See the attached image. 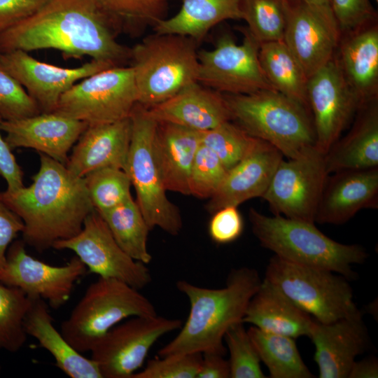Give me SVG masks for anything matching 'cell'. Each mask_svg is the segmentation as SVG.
Instances as JSON below:
<instances>
[{
  "mask_svg": "<svg viewBox=\"0 0 378 378\" xmlns=\"http://www.w3.org/2000/svg\"><path fill=\"white\" fill-rule=\"evenodd\" d=\"M93 0H46L34 14L0 34V53L54 49L67 59L125 66L130 48Z\"/></svg>",
  "mask_w": 378,
  "mask_h": 378,
  "instance_id": "1",
  "label": "cell"
},
{
  "mask_svg": "<svg viewBox=\"0 0 378 378\" xmlns=\"http://www.w3.org/2000/svg\"><path fill=\"white\" fill-rule=\"evenodd\" d=\"M40 167L30 186L0 192L1 200L22 220V241L38 252L77 234L94 210L84 178L39 153Z\"/></svg>",
  "mask_w": 378,
  "mask_h": 378,
  "instance_id": "2",
  "label": "cell"
},
{
  "mask_svg": "<svg viewBox=\"0 0 378 378\" xmlns=\"http://www.w3.org/2000/svg\"><path fill=\"white\" fill-rule=\"evenodd\" d=\"M261 281L257 270L249 267L232 270L222 288L178 281L177 289L189 300V314L178 335L158 351V356L204 352L225 356V334L232 325L242 322L248 304Z\"/></svg>",
  "mask_w": 378,
  "mask_h": 378,
  "instance_id": "3",
  "label": "cell"
},
{
  "mask_svg": "<svg viewBox=\"0 0 378 378\" xmlns=\"http://www.w3.org/2000/svg\"><path fill=\"white\" fill-rule=\"evenodd\" d=\"M248 218L261 246L286 260L328 270L348 279L356 275L352 265L364 262L368 255L358 244L337 242L321 232L314 223L274 215L251 208Z\"/></svg>",
  "mask_w": 378,
  "mask_h": 378,
  "instance_id": "4",
  "label": "cell"
},
{
  "mask_svg": "<svg viewBox=\"0 0 378 378\" xmlns=\"http://www.w3.org/2000/svg\"><path fill=\"white\" fill-rule=\"evenodd\" d=\"M232 120L250 135L278 149L288 159L316 146L309 109L275 90L223 94Z\"/></svg>",
  "mask_w": 378,
  "mask_h": 378,
  "instance_id": "5",
  "label": "cell"
},
{
  "mask_svg": "<svg viewBox=\"0 0 378 378\" xmlns=\"http://www.w3.org/2000/svg\"><path fill=\"white\" fill-rule=\"evenodd\" d=\"M197 44L188 36L155 32L131 48L137 104L153 106L197 82Z\"/></svg>",
  "mask_w": 378,
  "mask_h": 378,
  "instance_id": "6",
  "label": "cell"
},
{
  "mask_svg": "<svg viewBox=\"0 0 378 378\" xmlns=\"http://www.w3.org/2000/svg\"><path fill=\"white\" fill-rule=\"evenodd\" d=\"M156 315L153 304L139 289L115 279L99 276L62 323L60 332L83 354L124 319Z\"/></svg>",
  "mask_w": 378,
  "mask_h": 378,
  "instance_id": "7",
  "label": "cell"
},
{
  "mask_svg": "<svg viewBox=\"0 0 378 378\" xmlns=\"http://www.w3.org/2000/svg\"><path fill=\"white\" fill-rule=\"evenodd\" d=\"M314 320L328 323L360 311L345 276L273 255L264 278Z\"/></svg>",
  "mask_w": 378,
  "mask_h": 378,
  "instance_id": "8",
  "label": "cell"
},
{
  "mask_svg": "<svg viewBox=\"0 0 378 378\" xmlns=\"http://www.w3.org/2000/svg\"><path fill=\"white\" fill-rule=\"evenodd\" d=\"M132 134L125 172L136 194V202L150 230L161 228L177 235L182 228L178 208L167 198L155 150L157 122L136 104L130 115Z\"/></svg>",
  "mask_w": 378,
  "mask_h": 378,
  "instance_id": "9",
  "label": "cell"
},
{
  "mask_svg": "<svg viewBox=\"0 0 378 378\" xmlns=\"http://www.w3.org/2000/svg\"><path fill=\"white\" fill-rule=\"evenodd\" d=\"M137 103L132 68L118 66L75 83L60 97L54 112L88 125L104 124L130 118Z\"/></svg>",
  "mask_w": 378,
  "mask_h": 378,
  "instance_id": "10",
  "label": "cell"
},
{
  "mask_svg": "<svg viewBox=\"0 0 378 378\" xmlns=\"http://www.w3.org/2000/svg\"><path fill=\"white\" fill-rule=\"evenodd\" d=\"M237 44L228 34L220 36L212 50H198L197 82L222 94H244L274 90L260 64V43L246 27Z\"/></svg>",
  "mask_w": 378,
  "mask_h": 378,
  "instance_id": "11",
  "label": "cell"
},
{
  "mask_svg": "<svg viewBox=\"0 0 378 378\" xmlns=\"http://www.w3.org/2000/svg\"><path fill=\"white\" fill-rule=\"evenodd\" d=\"M328 176L326 154L314 146L296 158L282 160L262 198L274 215L315 223Z\"/></svg>",
  "mask_w": 378,
  "mask_h": 378,
  "instance_id": "12",
  "label": "cell"
},
{
  "mask_svg": "<svg viewBox=\"0 0 378 378\" xmlns=\"http://www.w3.org/2000/svg\"><path fill=\"white\" fill-rule=\"evenodd\" d=\"M182 322L162 316H133L110 329L94 344L90 358L102 378H132L153 344L180 329Z\"/></svg>",
  "mask_w": 378,
  "mask_h": 378,
  "instance_id": "13",
  "label": "cell"
},
{
  "mask_svg": "<svg viewBox=\"0 0 378 378\" xmlns=\"http://www.w3.org/2000/svg\"><path fill=\"white\" fill-rule=\"evenodd\" d=\"M52 248L74 251L87 269L99 277L115 279L136 289L152 280L146 264L134 260L120 248L95 209L86 217L77 234L57 241Z\"/></svg>",
  "mask_w": 378,
  "mask_h": 378,
  "instance_id": "14",
  "label": "cell"
},
{
  "mask_svg": "<svg viewBox=\"0 0 378 378\" xmlns=\"http://www.w3.org/2000/svg\"><path fill=\"white\" fill-rule=\"evenodd\" d=\"M87 270L76 255L66 265H50L29 255L25 243L17 240L8 248L0 283L18 288L29 297L39 298L57 309L69 300L76 282Z\"/></svg>",
  "mask_w": 378,
  "mask_h": 378,
  "instance_id": "15",
  "label": "cell"
},
{
  "mask_svg": "<svg viewBox=\"0 0 378 378\" xmlns=\"http://www.w3.org/2000/svg\"><path fill=\"white\" fill-rule=\"evenodd\" d=\"M307 98L316 147L326 154L362 106L334 57L308 78Z\"/></svg>",
  "mask_w": 378,
  "mask_h": 378,
  "instance_id": "16",
  "label": "cell"
},
{
  "mask_svg": "<svg viewBox=\"0 0 378 378\" xmlns=\"http://www.w3.org/2000/svg\"><path fill=\"white\" fill-rule=\"evenodd\" d=\"M341 35L332 10L317 8L302 0H287L283 41L308 78L333 59Z\"/></svg>",
  "mask_w": 378,
  "mask_h": 378,
  "instance_id": "17",
  "label": "cell"
},
{
  "mask_svg": "<svg viewBox=\"0 0 378 378\" xmlns=\"http://www.w3.org/2000/svg\"><path fill=\"white\" fill-rule=\"evenodd\" d=\"M110 67L113 66L91 59L78 67L64 68L38 61L22 50L0 54V69L24 88L41 113L54 112L60 97L72 85Z\"/></svg>",
  "mask_w": 378,
  "mask_h": 378,
  "instance_id": "18",
  "label": "cell"
},
{
  "mask_svg": "<svg viewBox=\"0 0 378 378\" xmlns=\"http://www.w3.org/2000/svg\"><path fill=\"white\" fill-rule=\"evenodd\" d=\"M85 122L52 113L15 120H2L1 132L11 150L31 148L65 164L69 152L87 128Z\"/></svg>",
  "mask_w": 378,
  "mask_h": 378,
  "instance_id": "19",
  "label": "cell"
},
{
  "mask_svg": "<svg viewBox=\"0 0 378 378\" xmlns=\"http://www.w3.org/2000/svg\"><path fill=\"white\" fill-rule=\"evenodd\" d=\"M309 337L320 378H348L356 358L369 344L360 312L328 323L314 319Z\"/></svg>",
  "mask_w": 378,
  "mask_h": 378,
  "instance_id": "20",
  "label": "cell"
},
{
  "mask_svg": "<svg viewBox=\"0 0 378 378\" xmlns=\"http://www.w3.org/2000/svg\"><path fill=\"white\" fill-rule=\"evenodd\" d=\"M378 207V167L342 170L328 174L315 222L343 224L359 211Z\"/></svg>",
  "mask_w": 378,
  "mask_h": 378,
  "instance_id": "21",
  "label": "cell"
},
{
  "mask_svg": "<svg viewBox=\"0 0 378 378\" xmlns=\"http://www.w3.org/2000/svg\"><path fill=\"white\" fill-rule=\"evenodd\" d=\"M283 155L270 144L258 139L251 151L229 169L206 205L214 214L227 206H237L251 198L260 197L267 190Z\"/></svg>",
  "mask_w": 378,
  "mask_h": 378,
  "instance_id": "22",
  "label": "cell"
},
{
  "mask_svg": "<svg viewBox=\"0 0 378 378\" xmlns=\"http://www.w3.org/2000/svg\"><path fill=\"white\" fill-rule=\"evenodd\" d=\"M132 134L130 117L113 122L88 125L65 164L75 176L106 167L125 171Z\"/></svg>",
  "mask_w": 378,
  "mask_h": 378,
  "instance_id": "23",
  "label": "cell"
},
{
  "mask_svg": "<svg viewBox=\"0 0 378 378\" xmlns=\"http://www.w3.org/2000/svg\"><path fill=\"white\" fill-rule=\"evenodd\" d=\"M145 109L158 122L172 123L200 132L232 120L225 95L198 82Z\"/></svg>",
  "mask_w": 378,
  "mask_h": 378,
  "instance_id": "24",
  "label": "cell"
},
{
  "mask_svg": "<svg viewBox=\"0 0 378 378\" xmlns=\"http://www.w3.org/2000/svg\"><path fill=\"white\" fill-rule=\"evenodd\" d=\"M334 59L362 106L377 100V22L342 34Z\"/></svg>",
  "mask_w": 378,
  "mask_h": 378,
  "instance_id": "25",
  "label": "cell"
},
{
  "mask_svg": "<svg viewBox=\"0 0 378 378\" xmlns=\"http://www.w3.org/2000/svg\"><path fill=\"white\" fill-rule=\"evenodd\" d=\"M200 145V132L157 122L155 150L167 190L190 195V170Z\"/></svg>",
  "mask_w": 378,
  "mask_h": 378,
  "instance_id": "26",
  "label": "cell"
},
{
  "mask_svg": "<svg viewBox=\"0 0 378 378\" xmlns=\"http://www.w3.org/2000/svg\"><path fill=\"white\" fill-rule=\"evenodd\" d=\"M24 328L27 336L35 338L52 355L55 365L66 375L71 378H102L94 360L76 350L55 328L48 304L43 300L31 298Z\"/></svg>",
  "mask_w": 378,
  "mask_h": 378,
  "instance_id": "27",
  "label": "cell"
},
{
  "mask_svg": "<svg viewBox=\"0 0 378 378\" xmlns=\"http://www.w3.org/2000/svg\"><path fill=\"white\" fill-rule=\"evenodd\" d=\"M314 319L263 279L246 307L242 322L274 334L309 337Z\"/></svg>",
  "mask_w": 378,
  "mask_h": 378,
  "instance_id": "28",
  "label": "cell"
},
{
  "mask_svg": "<svg viewBox=\"0 0 378 378\" xmlns=\"http://www.w3.org/2000/svg\"><path fill=\"white\" fill-rule=\"evenodd\" d=\"M349 132L332 146L326 154L328 174L349 169L378 167L377 100L359 108Z\"/></svg>",
  "mask_w": 378,
  "mask_h": 378,
  "instance_id": "29",
  "label": "cell"
},
{
  "mask_svg": "<svg viewBox=\"0 0 378 378\" xmlns=\"http://www.w3.org/2000/svg\"><path fill=\"white\" fill-rule=\"evenodd\" d=\"M242 0H182L179 10L153 28L160 34H178L197 43L211 29L227 20H243Z\"/></svg>",
  "mask_w": 378,
  "mask_h": 378,
  "instance_id": "30",
  "label": "cell"
},
{
  "mask_svg": "<svg viewBox=\"0 0 378 378\" xmlns=\"http://www.w3.org/2000/svg\"><path fill=\"white\" fill-rule=\"evenodd\" d=\"M258 57L262 70L274 89L309 108L308 78L285 43L276 41L260 43Z\"/></svg>",
  "mask_w": 378,
  "mask_h": 378,
  "instance_id": "31",
  "label": "cell"
},
{
  "mask_svg": "<svg viewBox=\"0 0 378 378\" xmlns=\"http://www.w3.org/2000/svg\"><path fill=\"white\" fill-rule=\"evenodd\" d=\"M272 378H312L295 338L262 331L251 326L247 330Z\"/></svg>",
  "mask_w": 378,
  "mask_h": 378,
  "instance_id": "32",
  "label": "cell"
},
{
  "mask_svg": "<svg viewBox=\"0 0 378 378\" xmlns=\"http://www.w3.org/2000/svg\"><path fill=\"white\" fill-rule=\"evenodd\" d=\"M99 214L116 242L129 256L146 265L150 262L152 255L147 248L148 235L150 230L132 197Z\"/></svg>",
  "mask_w": 378,
  "mask_h": 378,
  "instance_id": "33",
  "label": "cell"
},
{
  "mask_svg": "<svg viewBox=\"0 0 378 378\" xmlns=\"http://www.w3.org/2000/svg\"><path fill=\"white\" fill-rule=\"evenodd\" d=\"M118 34H141L166 18L173 0H93Z\"/></svg>",
  "mask_w": 378,
  "mask_h": 378,
  "instance_id": "34",
  "label": "cell"
},
{
  "mask_svg": "<svg viewBox=\"0 0 378 378\" xmlns=\"http://www.w3.org/2000/svg\"><path fill=\"white\" fill-rule=\"evenodd\" d=\"M30 302L22 290L0 283V350L15 353L25 344L24 320Z\"/></svg>",
  "mask_w": 378,
  "mask_h": 378,
  "instance_id": "35",
  "label": "cell"
},
{
  "mask_svg": "<svg viewBox=\"0 0 378 378\" xmlns=\"http://www.w3.org/2000/svg\"><path fill=\"white\" fill-rule=\"evenodd\" d=\"M241 10L247 29L260 43L283 41L287 0H242Z\"/></svg>",
  "mask_w": 378,
  "mask_h": 378,
  "instance_id": "36",
  "label": "cell"
},
{
  "mask_svg": "<svg viewBox=\"0 0 378 378\" xmlns=\"http://www.w3.org/2000/svg\"><path fill=\"white\" fill-rule=\"evenodd\" d=\"M258 140L231 121L201 132V144L212 150L227 171L251 151Z\"/></svg>",
  "mask_w": 378,
  "mask_h": 378,
  "instance_id": "37",
  "label": "cell"
},
{
  "mask_svg": "<svg viewBox=\"0 0 378 378\" xmlns=\"http://www.w3.org/2000/svg\"><path fill=\"white\" fill-rule=\"evenodd\" d=\"M83 178L92 204L99 214L113 209L132 197L131 181L123 169L102 168Z\"/></svg>",
  "mask_w": 378,
  "mask_h": 378,
  "instance_id": "38",
  "label": "cell"
},
{
  "mask_svg": "<svg viewBox=\"0 0 378 378\" xmlns=\"http://www.w3.org/2000/svg\"><path fill=\"white\" fill-rule=\"evenodd\" d=\"M231 378H265L260 358L243 322L232 325L225 332Z\"/></svg>",
  "mask_w": 378,
  "mask_h": 378,
  "instance_id": "39",
  "label": "cell"
},
{
  "mask_svg": "<svg viewBox=\"0 0 378 378\" xmlns=\"http://www.w3.org/2000/svg\"><path fill=\"white\" fill-rule=\"evenodd\" d=\"M227 170L217 155L200 145L195 156L189 179L190 195L210 198L217 191Z\"/></svg>",
  "mask_w": 378,
  "mask_h": 378,
  "instance_id": "40",
  "label": "cell"
},
{
  "mask_svg": "<svg viewBox=\"0 0 378 378\" xmlns=\"http://www.w3.org/2000/svg\"><path fill=\"white\" fill-rule=\"evenodd\" d=\"M41 111L24 88L0 69V116L15 120L37 115Z\"/></svg>",
  "mask_w": 378,
  "mask_h": 378,
  "instance_id": "41",
  "label": "cell"
},
{
  "mask_svg": "<svg viewBox=\"0 0 378 378\" xmlns=\"http://www.w3.org/2000/svg\"><path fill=\"white\" fill-rule=\"evenodd\" d=\"M202 358V353H191L151 359L132 378H197Z\"/></svg>",
  "mask_w": 378,
  "mask_h": 378,
  "instance_id": "42",
  "label": "cell"
},
{
  "mask_svg": "<svg viewBox=\"0 0 378 378\" xmlns=\"http://www.w3.org/2000/svg\"><path fill=\"white\" fill-rule=\"evenodd\" d=\"M341 33L352 31L377 22L370 0H330Z\"/></svg>",
  "mask_w": 378,
  "mask_h": 378,
  "instance_id": "43",
  "label": "cell"
},
{
  "mask_svg": "<svg viewBox=\"0 0 378 378\" xmlns=\"http://www.w3.org/2000/svg\"><path fill=\"white\" fill-rule=\"evenodd\" d=\"M212 214L208 230L214 241L220 244H228L241 236L244 221L237 206H225Z\"/></svg>",
  "mask_w": 378,
  "mask_h": 378,
  "instance_id": "44",
  "label": "cell"
},
{
  "mask_svg": "<svg viewBox=\"0 0 378 378\" xmlns=\"http://www.w3.org/2000/svg\"><path fill=\"white\" fill-rule=\"evenodd\" d=\"M46 0H0V34L36 12Z\"/></svg>",
  "mask_w": 378,
  "mask_h": 378,
  "instance_id": "45",
  "label": "cell"
},
{
  "mask_svg": "<svg viewBox=\"0 0 378 378\" xmlns=\"http://www.w3.org/2000/svg\"><path fill=\"white\" fill-rule=\"evenodd\" d=\"M23 229L22 219L0 197V270L6 265L9 246L18 233H22Z\"/></svg>",
  "mask_w": 378,
  "mask_h": 378,
  "instance_id": "46",
  "label": "cell"
},
{
  "mask_svg": "<svg viewBox=\"0 0 378 378\" xmlns=\"http://www.w3.org/2000/svg\"><path fill=\"white\" fill-rule=\"evenodd\" d=\"M2 120L0 116V123ZM1 132L0 129V176L7 183L6 190L14 191L24 186L23 172Z\"/></svg>",
  "mask_w": 378,
  "mask_h": 378,
  "instance_id": "47",
  "label": "cell"
},
{
  "mask_svg": "<svg viewBox=\"0 0 378 378\" xmlns=\"http://www.w3.org/2000/svg\"><path fill=\"white\" fill-rule=\"evenodd\" d=\"M230 370L228 360L224 356L214 352L202 353L200 368L197 378H229Z\"/></svg>",
  "mask_w": 378,
  "mask_h": 378,
  "instance_id": "48",
  "label": "cell"
},
{
  "mask_svg": "<svg viewBox=\"0 0 378 378\" xmlns=\"http://www.w3.org/2000/svg\"><path fill=\"white\" fill-rule=\"evenodd\" d=\"M378 377V362L376 358H368L355 361L348 378H377Z\"/></svg>",
  "mask_w": 378,
  "mask_h": 378,
  "instance_id": "49",
  "label": "cell"
},
{
  "mask_svg": "<svg viewBox=\"0 0 378 378\" xmlns=\"http://www.w3.org/2000/svg\"><path fill=\"white\" fill-rule=\"evenodd\" d=\"M302 1L317 8L326 10H332L330 0H302Z\"/></svg>",
  "mask_w": 378,
  "mask_h": 378,
  "instance_id": "50",
  "label": "cell"
},
{
  "mask_svg": "<svg viewBox=\"0 0 378 378\" xmlns=\"http://www.w3.org/2000/svg\"><path fill=\"white\" fill-rule=\"evenodd\" d=\"M375 1H376L377 3L378 2V0H375Z\"/></svg>",
  "mask_w": 378,
  "mask_h": 378,
  "instance_id": "51",
  "label": "cell"
},
{
  "mask_svg": "<svg viewBox=\"0 0 378 378\" xmlns=\"http://www.w3.org/2000/svg\"><path fill=\"white\" fill-rule=\"evenodd\" d=\"M1 54V53H0Z\"/></svg>",
  "mask_w": 378,
  "mask_h": 378,
  "instance_id": "52",
  "label": "cell"
}]
</instances>
